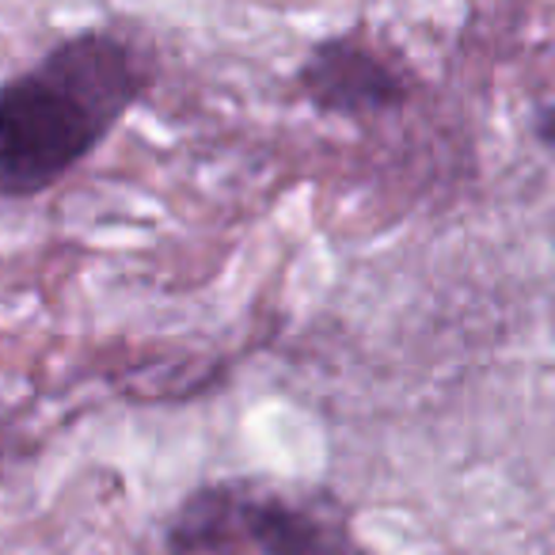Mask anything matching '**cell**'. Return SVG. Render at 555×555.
<instances>
[{
	"instance_id": "cell-1",
	"label": "cell",
	"mask_w": 555,
	"mask_h": 555,
	"mask_svg": "<svg viewBox=\"0 0 555 555\" xmlns=\"http://www.w3.org/2000/svg\"><path fill=\"white\" fill-rule=\"evenodd\" d=\"M149 88V65L115 31L54 42L0 80V198H31L85 164Z\"/></svg>"
},
{
	"instance_id": "cell-2",
	"label": "cell",
	"mask_w": 555,
	"mask_h": 555,
	"mask_svg": "<svg viewBox=\"0 0 555 555\" xmlns=\"http://www.w3.org/2000/svg\"><path fill=\"white\" fill-rule=\"evenodd\" d=\"M297 92L317 115L370 122L396 115L411 100V80L385 50L362 35H335L297 65Z\"/></svg>"
},
{
	"instance_id": "cell-3",
	"label": "cell",
	"mask_w": 555,
	"mask_h": 555,
	"mask_svg": "<svg viewBox=\"0 0 555 555\" xmlns=\"http://www.w3.org/2000/svg\"><path fill=\"white\" fill-rule=\"evenodd\" d=\"M247 555H373L327 491H278L251 483Z\"/></svg>"
},
{
	"instance_id": "cell-4",
	"label": "cell",
	"mask_w": 555,
	"mask_h": 555,
	"mask_svg": "<svg viewBox=\"0 0 555 555\" xmlns=\"http://www.w3.org/2000/svg\"><path fill=\"white\" fill-rule=\"evenodd\" d=\"M251 479H221L191 491L164 529V555H247Z\"/></svg>"
},
{
	"instance_id": "cell-5",
	"label": "cell",
	"mask_w": 555,
	"mask_h": 555,
	"mask_svg": "<svg viewBox=\"0 0 555 555\" xmlns=\"http://www.w3.org/2000/svg\"><path fill=\"white\" fill-rule=\"evenodd\" d=\"M532 138H537V145L547 156H555V103L537 107V115H532Z\"/></svg>"
}]
</instances>
